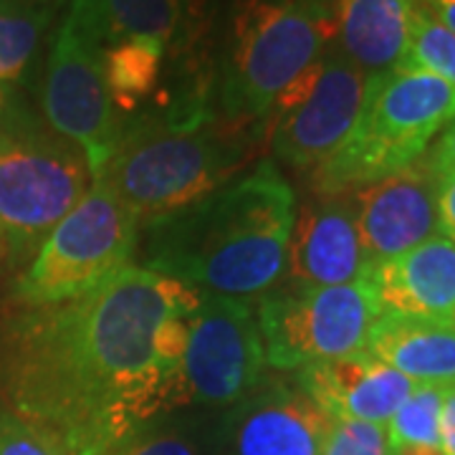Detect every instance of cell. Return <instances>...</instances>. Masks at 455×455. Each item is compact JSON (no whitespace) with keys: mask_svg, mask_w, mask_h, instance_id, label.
I'll return each instance as SVG.
<instances>
[{"mask_svg":"<svg viewBox=\"0 0 455 455\" xmlns=\"http://www.w3.org/2000/svg\"><path fill=\"white\" fill-rule=\"evenodd\" d=\"M197 304L200 291L132 263L76 299L23 307L0 329V387L13 415L71 455H107L188 405L182 382L157 362L155 334Z\"/></svg>","mask_w":455,"mask_h":455,"instance_id":"6da1fadb","label":"cell"},{"mask_svg":"<svg viewBox=\"0 0 455 455\" xmlns=\"http://www.w3.org/2000/svg\"><path fill=\"white\" fill-rule=\"evenodd\" d=\"M296 196L274 163L145 226L142 266L203 293L259 299L286 276Z\"/></svg>","mask_w":455,"mask_h":455,"instance_id":"7a4b0ae2","label":"cell"},{"mask_svg":"<svg viewBox=\"0 0 455 455\" xmlns=\"http://www.w3.org/2000/svg\"><path fill=\"white\" fill-rule=\"evenodd\" d=\"M251 155V140L228 130L208 107L142 119L122 132L119 145L94 180L109 185L140 228L190 208L223 188Z\"/></svg>","mask_w":455,"mask_h":455,"instance_id":"3957f363","label":"cell"},{"mask_svg":"<svg viewBox=\"0 0 455 455\" xmlns=\"http://www.w3.org/2000/svg\"><path fill=\"white\" fill-rule=\"evenodd\" d=\"M453 119V84L412 68L372 74L355 130L311 172L314 193L344 196L403 172L423 160Z\"/></svg>","mask_w":455,"mask_h":455,"instance_id":"277c9868","label":"cell"},{"mask_svg":"<svg viewBox=\"0 0 455 455\" xmlns=\"http://www.w3.org/2000/svg\"><path fill=\"white\" fill-rule=\"evenodd\" d=\"M94 182L84 152L49 124L11 107L0 116V238L3 256L28 268L51 230Z\"/></svg>","mask_w":455,"mask_h":455,"instance_id":"5b68a950","label":"cell"},{"mask_svg":"<svg viewBox=\"0 0 455 455\" xmlns=\"http://www.w3.org/2000/svg\"><path fill=\"white\" fill-rule=\"evenodd\" d=\"M331 44V0H243L233 18L223 94L228 114L266 119L276 99Z\"/></svg>","mask_w":455,"mask_h":455,"instance_id":"8992f818","label":"cell"},{"mask_svg":"<svg viewBox=\"0 0 455 455\" xmlns=\"http://www.w3.org/2000/svg\"><path fill=\"white\" fill-rule=\"evenodd\" d=\"M140 223L107 182L94 180L20 274V307H51L97 289L132 266L140 251Z\"/></svg>","mask_w":455,"mask_h":455,"instance_id":"52a82bcc","label":"cell"},{"mask_svg":"<svg viewBox=\"0 0 455 455\" xmlns=\"http://www.w3.org/2000/svg\"><path fill=\"white\" fill-rule=\"evenodd\" d=\"M382 316L370 274L324 289H271L256 299L266 367L301 370L364 352Z\"/></svg>","mask_w":455,"mask_h":455,"instance_id":"ba28073f","label":"cell"},{"mask_svg":"<svg viewBox=\"0 0 455 455\" xmlns=\"http://www.w3.org/2000/svg\"><path fill=\"white\" fill-rule=\"evenodd\" d=\"M367 74L337 46L311 64L276 99L268 112L271 147L293 170H316L355 130L362 112Z\"/></svg>","mask_w":455,"mask_h":455,"instance_id":"9c48e42d","label":"cell"},{"mask_svg":"<svg viewBox=\"0 0 455 455\" xmlns=\"http://www.w3.org/2000/svg\"><path fill=\"white\" fill-rule=\"evenodd\" d=\"M266 355L256 301L200 291L188 316L182 387L188 405L233 407L263 379Z\"/></svg>","mask_w":455,"mask_h":455,"instance_id":"30bf717a","label":"cell"},{"mask_svg":"<svg viewBox=\"0 0 455 455\" xmlns=\"http://www.w3.org/2000/svg\"><path fill=\"white\" fill-rule=\"evenodd\" d=\"M41 104L51 130L82 149L97 178L119 145L122 127L107 89L101 46L68 16L51 44Z\"/></svg>","mask_w":455,"mask_h":455,"instance_id":"8fae6325","label":"cell"},{"mask_svg":"<svg viewBox=\"0 0 455 455\" xmlns=\"http://www.w3.org/2000/svg\"><path fill=\"white\" fill-rule=\"evenodd\" d=\"M329 425L296 382L260 379L218 427V455H319Z\"/></svg>","mask_w":455,"mask_h":455,"instance_id":"7c38bea8","label":"cell"},{"mask_svg":"<svg viewBox=\"0 0 455 455\" xmlns=\"http://www.w3.org/2000/svg\"><path fill=\"white\" fill-rule=\"evenodd\" d=\"M438 188L440 178L423 157L397 175L349 193L367 271L435 235Z\"/></svg>","mask_w":455,"mask_h":455,"instance_id":"4fadbf2b","label":"cell"},{"mask_svg":"<svg viewBox=\"0 0 455 455\" xmlns=\"http://www.w3.org/2000/svg\"><path fill=\"white\" fill-rule=\"evenodd\" d=\"M367 274L349 193L319 196L296 208L286 263L293 289L341 286Z\"/></svg>","mask_w":455,"mask_h":455,"instance_id":"5bb4252c","label":"cell"},{"mask_svg":"<svg viewBox=\"0 0 455 455\" xmlns=\"http://www.w3.org/2000/svg\"><path fill=\"white\" fill-rule=\"evenodd\" d=\"M331 420L387 425L415 382L372 357L367 349L349 357L296 370L293 379Z\"/></svg>","mask_w":455,"mask_h":455,"instance_id":"9a60e30c","label":"cell"},{"mask_svg":"<svg viewBox=\"0 0 455 455\" xmlns=\"http://www.w3.org/2000/svg\"><path fill=\"white\" fill-rule=\"evenodd\" d=\"M382 314L455 319V243L433 235L370 271Z\"/></svg>","mask_w":455,"mask_h":455,"instance_id":"2e32d148","label":"cell"},{"mask_svg":"<svg viewBox=\"0 0 455 455\" xmlns=\"http://www.w3.org/2000/svg\"><path fill=\"white\" fill-rule=\"evenodd\" d=\"M418 0H331L337 49L367 76L403 61Z\"/></svg>","mask_w":455,"mask_h":455,"instance_id":"e0dca14e","label":"cell"},{"mask_svg":"<svg viewBox=\"0 0 455 455\" xmlns=\"http://www.w3.org/2000/svg\"><path fill=\"white\" fill-rule=\"evenodd\" d=\"M364 349L415 385H455V319L382 314Z\"/></svg>","mask_w":455,"mask_h":455,"instance_id":"ac0fdd59","label":"cell"},{"mask_svg":"<svg viewBox=\"0 0 455 455\" xmlns=\"http://www.w3.org/2000/svg\"><path fill=\"white\" fill-rule=\"evenodd\" d=\"M66 16L101 51L124 41L164 44L178 28V0H71Z\"/></svg>","mask_w":455,"mask_h":455,"instance_id":"d6986e66","label":"cell"},{"mask_svg":"<svg viewBox=\"0 0 455 455\" xmlns=\"http://www.w3.org/2000/svg\"><path fill=\"white\" fill-rule=\"evenodd\" d=\"M167 46L157 41H124L101 51L114 109H137L160 82Z\"/></svg>","mask_w":455,"mask_h":455,"instance_id":"ffe728a7","label":"cell"},{"mask_svg":"<svg viewBox=\"0 0 455 455\" xmlns=\"http://www.w3.org/2000/svg\"><path fill=\"white\" fill-rule=\"evenodd\" d=\"M46 0H0V82H18L56 16Z\"/></svg>","mask_w":455,"mask_h":455,"instance_id":"44dd1931","label":"cell"},{"mask_svg":"<svg viewBox=\"0 0 455 455\" xmlns=\"http://www.w3.org/2000/svg\"><path fill=\"white\" fill-rule=\"evenodd\" d=\"M445 385H415L385 425L392 455L407 451H440V412Z\"/></svg>","mask_w":455,"mask_h":455,"instance_id":"7402d4cb","label":"cell"},{"mask_svg":"<svg viewBox=\"0 0 455 455\" xmlns=\"http://www.w3.org/2000/svg\"><path fill=\"white\" fill-rule=\"evenodd\" d=\"M107 455H218V430L197 420L157 418L119 440Z\"/></svg>","mask_w":455,"mask_h":455,"instance_id":"603a6c76","label":"cell"},{"mask_svg":"<svg viewBox=\"0 0 455 455\" xmlns=\"http://www.w3.org/2000/svg\"><path fill=\"white\" fill-rule=\"evenodd\" d=\"M395 68L425 71L455 86V33L418 5L403 61Z\"/></svg>","mask_w":455,"mask_h":455,"instance_id":"cb8c5ba5","label":"cell"},{"mask_svg":"<svg viewBox=\"0 0 455 455\" xmlns=\"http://www.w3.org/2000/svg\"><path fill=\"white\" fill-rule=\"evenodd\" d=\"M319 455H392L385 425L331 420Z\"/></svg>","mask_w":455,"mask_h":455,"instance_id":"d4e9b609","label":"cell"},{"mask_svg":"<svg viewBox=\"0 0 455 455\" xmlns=\"http://www.w3.org/2000/svg\"><path fill=\"white\" fill-rule=\"evenodd\" d=\"M0 455H71L49 430L18 418L0 415Z\"/></svg>","mask_w":455,"mask_h":455,"instance_id":"484cf974","label":"cell"},{"mask_svg":"<svg viewBox=\"0 0 455 455\" xmlns=\"http://www.w3.org/2000/svg\"><path fill=\"white\" fill-rule=\"evenodd\" d=\"M425 163L433 167V172L438 178L455 172V119L440 132L438 145L433 147V152L425 157Z\"/></svg>","mask_w":455,"mask_h":455,"instance_id":"4316f807","label":"cell"},{"mask_svg":"<svg viewBox=\"0 0 455 455\" xmlns=\"http://www.w3.org/2000/svg\"><path fill=\"white\" fill-rule=\"evenodd\" d=\"M438 230L455 243V172L440 178L438 188Z\"/></svg>","mask_w":455,"mask_h":455,"instance_id":"83f0119b","label":"cell"},{"mask_svg":"<svg viewBox=\"0 0 455 455\" xmlns=\"http://www.w3.org/2000/svg\"><path fill=\"white\" fill-rule=\"evenodd\" d=\"M440 455H455V385H448L440 412Z\"/></svg>","mask_w":455,"mask_h":455,"instance_id":"f1b7e54d","label":"cell"},{"mask_svg":"<svg viewBox=\"0 0 455 455\" xmlns=\"http://www.w3.org/2000/svg\"><path fill=\"white\" fill-rule=\"evenodd\" d=\"M418 5L455 33V0H418Z\"/></svg>","mask_w":455,"mask_h":455,"instance_id":"f546056e","label":"cell"},{"mask_svg":"<svg viewBox=\"0 0 455 455\" xmlns=\"http://www.w3.org/2000/svg\"><path fill=\"white\" fill-rule=\"evenodd\" d=\"M11 107H13V92H11V84L0 82V116H5V114L11 112Z\"/></svg>","mask_w":455,"mask_h":455,"instance_id":"4dcf8cb0","label":"cell"},{"mask_svg":"<svg viewBox=\"0 0 455 455\" xmlns=\"http://www.w3.org/2000/svg\"><path fill=\"white\" fill-rule=\"evenodd\" d=\"M403 455H440V451H407Z\"/></svg>","mask_w":455,"mask_h":455,"instance_id":"1f68e13d","label":"cell"},{"mask_svg":"<svg viewBox=\"0 0 455 455\" xmlns=\"http://www.w3.org/2000/svg\"><path fill=\"white\" fill-rule=\"evenodd\" d=\"M46 3H51V5H56V8H61V3H64V0H46Z\"/></svg>","mask_w":455,"mask_h":455,"instance_id":"d6a6232c","label":"cell"},{"mask_svg":"<svg viewBox=\"0 0 455 455\" xmlns=\"http://www.w3.org/2000/svg\"><path fill=\"white\" fill-rule=\"evenodd\" d=\"M0 256H3V238H0Z\"/></svg>","mask_w":455,"mask_h":455,"instance_id":"836d02e7","label":"cell"}]
</instances>
